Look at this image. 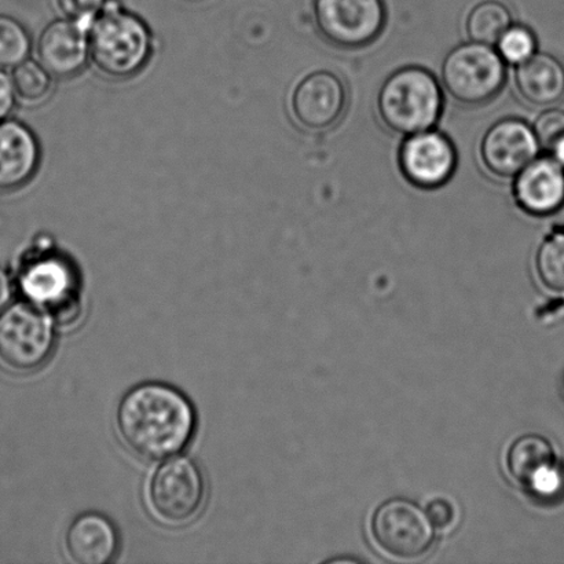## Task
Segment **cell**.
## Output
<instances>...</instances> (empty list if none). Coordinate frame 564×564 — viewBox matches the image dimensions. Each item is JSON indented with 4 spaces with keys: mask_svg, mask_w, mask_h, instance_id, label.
<instances>
[{
    "mask_svg": "<svg viewBox=\"0 0 564 564\" xmlns=\"http://www.w3.org/2000/svg\"><path fill=\"white\" fill-rule=\"evenodd\" d=\"M192 403L181 391L163 383H145L121 400L118 429L124 444L145 460L178 455L195 433Z\"/></svg>",
    "mask_w": 564,
    "mask_h": 564,
    "instance_id": "obj_1",
    "label": "cell"
},
{
    "mask_svg": "<svg viewBox=\"0 0 564 564\" xmlns=\"http://www.w3.org/2000/svg\"><path fill=\"white\" fill-rule=\"evenodd\" d=\"M90 58L110 79L138 74L152 55V33L147 22L115 2H107L88 31Z\"/></svg>",
    "mask_w": 564,
    "mask_h": 564,
    "instance_id": "obj_2",
    "label": "cell"
},
{
    "mask_svg": "<svg viewBox=\"0 0 564 564\" xmlns=\"http://www.w3.org/2000/svg\"><path fill=\"white\" fill-rule=\"evenodd\" d=\"M376 108L387 130L409 137L433 130L438 123L444 109V94L430 70L405 66L381 85Z\"/></svg>",
    "mask_w": 564,
    "mask_h": 564,
    "instance_id": "obj_3",
    "label": "cell"
},
{
    "mask_svg": "<svg viewBox=\"0 0 564 564\" xmlns=\"http://www.w3.org/2000/svg\"><path fill=\"white\" fill-rule=\"evenodd\" d=\"M442 85L453 101L482 107L506 86V61L488 44L464 43L452 50L442 64Z\"/></svg>",
    "mask_w": 564,
    "mask_h": 564,
    "instance_id": "obj_4",
    "label": "cell"
},
{
    "mask_svg": "<svg viewBox=\"0 0 564 564\" xmlns=\"http://www.w3.org/2000/svg\"><path fill=\"white\" fill-rule=\"evenodd\" d=\"M315 26L330 46L368 47L386 26L383 0H314Z\"/></svg>",
    "mask_w": 564,
    "mask_h": 564,
    "instance_id": "obj_5",
    "label": "cell"
},
{
    "mask_svg": "<svg viewBox=\"0 0 564 564\" xmlns=\"http://www.w3.org/2000/svg\"><path fill=\"white\" fill-rule=\"evenodd\" d=\"M52 326L30 304L19 303L0 315V362L19 373L33 372L53 351Z\"/></svg>",
    "mask_w": 564,
    "mask_h": 564,
    "instance_id": "obj_6",
    "label": "cell"
},
{
    "mask_svg": "<svg viewBox=\"0 0 564 564\" xmlns=\"http://www.w3.org/2000/svg\"><path fill=\"white\" fill-rule=\"evenodd\" d=\"M206 484L197 464L176 457L158 469L149 488V506L160 521L181 527L200 512Z\"/></svg>",
    "mask_w": 564,
    "mask_h": 564,
    "instance_id": "obj_7",
    "label": "cell"
},
{
    "mask_svg": "<svg viewBox=\"0 0 564 564\" xmlns=\"http://www.w3.org/2000/svg\"><path fill=\"white\" fill-rule=\"evenodd\" d=\"M373 538L387 554L417 560L427 554L435 540L433 522L422 508L405 499L386 501L375 512Z\"/></svg>",
    "mask_w": 564,
    "mask_h": 564,
    "instance_id": "obj_8",
    "label": "cell"
},
{
    "mask_svg": "<svg viewBox=\"0 0 564 564\" xmlns=\"http://www.w3.org/2000/svg\"><path fill=\"white\" fill-rule=\"evenodd\" d=\"M398 160L406 181L424 191L446 185L457 167L455 145L445 134L434 130L406 137Z\"/></svg>",
    "mask_w": 564,
    "mask_h": 564,
    "instance_id": "obj_9",
    "label": "cell"
},
{
    "mask_svg": "<svg viewBox=\"0 0 564 564\" xmlns=\"http://www.w3.org/2000/svg\"><path fill=\"white\" fill-rule=\"evenodd\" d=\"M540 143L527 121L502 119L485 132L479 147L484 167L495 178L511 180L539 158Z\"/></svg>",
    "mask_w": 564,
    "mask_h": 564,
    "instance_id": "obj_10",
    "label": "cell"
},
{
    "mask_svg": "<svg viewBox=\"0 0 564 564\" xmlns=\"http://www.w3.org/2000/svg\"><path fill=\"white\" fill-rule=\"evenodd\" d=\"M348 102L345 82L329 70L307 75L293 90V118L304 130L323 132L339 123Z\"/></svg>",
    "mask_w": 564,
    "mask_h": 564,
    "instance_id": "obj_11",
    "label": "cell"
},
{
    "mask_svg": "<svg viewBox=\"0 0 564 564\" xmlns=\"http://www.w3.org/2000/svg\"><path fill=\"white\" fill-rule=\"evenodd\" d=\"M21 285L32 301L52 310L54 319L61 325L70 324L80 313L74 293V270L63 258L37 259L21 275Z\"/></svg>",
    "mask_w": 564,
    "mask_h": 564,
    "instance_id": "obj_12",
    "label": "cell"
},
{
    "mask_svg": "<svg viewBox=\"0 0 564 564\" xmlns=\"http://www.w3.org/2000/svg\"><path fill=\"white\" fill-rule=\"evenodd\" d=\"M88 31L80 22L55 20L44 28L37 41V57L50 75L66 79L85 68L90 57Z\"/></svg>",
    "mask_w": 564,
    "mask_h": 564,
    "instance_id": "obj_13",
    "label": "cell"
},
{
    "mask_svg": "<svg viewBox=\"0 0 564 564\" xmlns=\"http://www.w3.org/2000/svg\"><path fill=\"white\" fill-rule=\"evenodd\" d=\"M513 197L522 212L549 217L564 206V167L552 156L535 158L513 182Z\"/></svg>",
    "mask_w": 564,
    "mask_h": 564,
    "instance_id": "obj_14",
    "label": "cell"
},
{
    "mask_svg": "<svg viewBox=\"0 0 564 564\" xmlns=\"http://www.w3.org/2000/svg\"><path fill=\"white\" fill-rule=\"evenodd\" d=\"M41 147L35 134L17 120L0 121V192L14 191L35 175Z\"/></svg>",
    "mask_w": 564,
    "mask_h": 564,
    "instance_id": "obj_15",
    "label": "cell"
},
{
    "mask_svg": "<svg viewBox=\"0 0 564 564\" xmlns=\"http://www.w3.org/2000/svg\"><path fill=\"white\" fill-rule=\"evenodd\" d=\"M66 550L77 564H105L118 554V532L108 518L85 513L70 523L66 532Z\"/></svg>",
    "mask_w": 564,
    "mask_h": 564,
    "instance_id": "obj_16",
    "label": "cell"
},
{
    "mask_svg": "<svg viewBox=\"0 0 564 564\" xmlns=\"http://www.w3.org/2000/svg\"><path fill=\"white\" fill-rule=\"evenodd\" d=\"M516 87L523 101L533 107L560 104L564 99V64L554 55L535 53L517 65Z\"/></svg>",
    "mask_w": 564,
    "mask_h": 564,
    "instance_id": "obj_17",
    "label": "cell"
},
{
    "mask_svg": "<svg viewBox=\"0 0 564 564\" xmlns=\"http://www.w3.org/2000/svg\"><path fill=\"white\" fill-rule=\"evenodd\" d=\"M507 466L511 477L530 490L560 464L551 442L544 436L530 434L513 442L508 452Z\"/></svg>",
    "mask_w": 564,
    "mask_h": 564,
    "instance_id": "obj_18",
    "label": "cell"
},
{
    "mask_svg": "<svg viewBox=\"0 0 564 564\" xmlns=\"http://www.w3.org/2000/svg\"><path fill=\"white\" fill-rule=\"evenodd\" d=\"M511 25L512 14L505 3L485 0L468 14L466 31L471 42L495 46Z\"/></svg>",
    "mask_w": 564,
    "mask_h": 564,
    "instance_id": "obj_19",
    "label": "cell"
},
{
    "mask_svg": "<svg viewBox=\"0 0 564 564\" xmlns=\"http://www.w3.org/2000/svg\"><path fill=\"white\" fill-rule=\"evenodd\" d=\"M31 36L20 21L0 15V68H15L31 53Z\"/></svg>",
    "mask_w": 564,
    "mask_h": 564,
    "instance_id": "obj_20",
    "label": "cell"
},
{
    "mask_svg": "<svg viewBox=\"0 0 564 564\" xmlns=\"http://www.w3.org/2000/svg\"><path fill=\"white\" fill-rule=\"evenodd\" d=\"M535 269L551 291H564V234H554L540 246Z\"/></svg>",
    "mask_w": 564,
    "mask_h": 564,
    "instance_id": "obj_21",
    "label": "cell"
},
{
    "mask_svg": "<svg viewBox=\"0 0 564 564\" xmlns=\"http://www.w3.org/2000/svg\"><path fill=\"white\" fill-rule=\"evenodd\" d=\"M17 96L26 102L43 101L52 91V75L36 61L25 59L13 72Z\"/></svg>",
    "mask_w": 564,
    "mask_h": 564,
    "instance_id": "obj_22",
    "label": "cell"
},
{
    "mask_svg": "<svg viewBox=\"0 0 564 564\" xmlns=\"http://www.w3.org/2000/svg\"><path fill=\"white\" fill-rule=\"evenodd\" d=\"M538 41L527 26L511 25L497 42V52L508 64L519 65L535 54Z\"/></svg>",
    "mask_w": 564,
    "mask_h": 564,
    "instance_id": "obj_23",
    "label": "cell"
},
{
    "mask_svg": "<svg viewBox=\"0 0 564 564\" xmlns=\"http://www.w3.org/2000/svg\"><path fill=\"white\" fill-rule=\"evenodd\" d=\"M533 130L540 148L550 152L564 138V110L550 109L541 113L535 120Z\"/></svg>",
    "mask_w": 564,
    "mask_h": 564,
    "instance_id": "obj_24",
    "label": "cell"
},
{
    "mask_svg": "<svg viewBox=\"0 0 564 564\" xmlns=\"http://www.w3.org/2000/svg\"><path fill=\"white\" fill-rule=\"evenodd\" d=\"M107 0H57V6L66 19L80 22L90 28L93 21L104 9Z\"/></svg>",
    "mask_w": 564,
    "mask_h": 564,
    "instance_id": "obj_25",
    "label": "cell"
},
{
    "mask_svg": "<svg viewBox=\"0 0 564 564\" xmlns=\"http://www.w3.org/2000/svg\"><path fill=\"white\" fill-rule=\"evenodd\" d=\"M427 516L433 522L434 527L438 529H447L455 522V508L449 501L444 499H436L431 501L427 508Z\"/></svg>",
    "mask_w": 564,
    "mask_h": 564,
    "instance_id": "obj_26",
    "label": "cell"
},
{
    "mask_svg": "<svg viewBox=\"0 0 564 564\" xmlns=\"http://www.w3.org/2000/svg\"><path fill=\"white\" fill-rule=\"evenodd\" d=\"M15 105L13 79L0 69V121L9 118Z\"/></svg>",
    "mask_w": 564,
    "mask_h": 564,
    "instance_id": "obj_27",
    "label": "cell"
},
{
    "mask_svg": "<svg viewBox=\"0 0 564 564\" xmlns=\"http://www.w3.org/2000/svg\"><path fill=\"white\" fill-rule=\"evenodd\" d=\"M11 299V282L9 274L0 268V312L8 306Z\"/></svg>",
    "mask_w": 564,
    "mask_h": 564,
    "instance_id": "obj_28",
    "label": "cell"
},
{
    "mask_svg": "<svg viewBox=\"0 0 564 564\" xmlns=\"http://www.w3.org/2000/svg\"><path fill=\"white\" fill-rule=\"evenodd\" d=\"M550 153L564 167V138L551 149Z\"/></svg>",
    "mask_w": 564,
    "mask_h": 564,
    "instance_id": "obj_29",
    "label": "cell"
},
{
    "mask_svg": "<svg viewBox=\"0 0 564 564\" xmlns=\"http://www.w3.org/2000/svg\"><path fill=\"white\" fill-rule=\"evenodd\" d=\"M562 391H563V395H564V373H563V378H562Z\"/></svg>",
    "mask_w": 564,
    "mask_h": 564,
    "instance_id": "obj_30",
    "label": "cell"
}]
</instances>
